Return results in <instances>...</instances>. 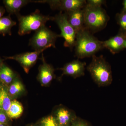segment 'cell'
Returning <instances> with one entry per match:
<instances>
[{"label": "cell", "mask_w": 126, "mask_h": 126, "mask_svg": "<svg viewBox=\"0 0 126 126\" xmlns=\"http://www.w3.org/2000/svg\"><path fill=\"white\" fill-rule=\"evenodd\" d=\"M74 47L75 56L79 59L92 57L104 49L102 41L86 28L77 33Z\"/></svg>", "instance_id": "1"}, {"label": "cell", "mask_w": 126, "mask_h": 126, "mask_svg": "<svg viewBox=\"0 0 126 126\" xmlns=\"http://www.w3.org/2000/svg\"><path fill=\"white\" fill-rule=\"evenodd\" d=\"M92 61L87 69L93 80L99 87L109 86L112 81L111 66L103 55L92 57Z\"/></svg>", "instance_id": "2"}, {"label": "cell", "mask_w": 126, "mask_h": 126, "mask_svg": "<svg viewBox=\"0 0 126 126\" xmlns=\"http://www.w3.org/2000/svg\"><path fill=\"white\" fill-rule=\"evenodd\" d=\"M110 18L102 7L86 4L84 7V27L91 32H96L107 26Z\"/></svg>", "instance_id": "3"}, {"label": "cell", "mask_w": 126, "mask_h": 126, "mask_svg": "<svg viewBox=\"0 0 126 126\" xmlns=\"http://www.w3.org/2000/svg\"><path fill=\"white\" fill-rule=\"evenodd\" d=\"M16 15L19 22L18 33L20 35L29 34L33 31L36 32L45 26L47 21L52 19V16L44 15L38 10L28 15L21 16L19 14Z\"/></svg>", "instance_id": "4"}, {"label": "cell", "mask_w": 126, "mask_h": 126, "mask_svg": "<svg viewBox=\"0 0 126 126\" xmlns=\"http://www.w3.org/2000/svg\"><path fill=\"white\" fill-rule=\"evenodd\" d=\"M60 37V34L53 32L45 26L35 32L30 40L29 45L35 51L43 52L49 48H55L56 39Z\"/></svg>", "instance_id": "5"}, {"label": "cell", "mask_w": 126, "mask_h": 126, "mask_svg": "<svg viewBox=\"0 0 126 126\" xmlns=\"http://www.w3.org/2000/svg\"><path fill=\"white\" fill-rule=\"evenodd\" d=\"M52 20L55 21L61 30L60 35L64 39V47L72 49L74 47L77 32L69 22L66 14L60 12L52 17Z\"/></svg>", "instance_id": "6"}, {"label": "cell", "mask_w": 126, "mask_h": 126, "mask_svg": "<svg viewBox=\"0 0 126 126\" xmlns=\"http://www.w3.org/2000/svg\"><path fill=\"white\" fill-rule=\"evenodd\" d=\"M36 2L48 3L53 10H59L64 12L83 9L87 4V1L85 0H39Z\"/></svg>", "instance_id": "7"}, {"label": "cell", "mask_w": 126, "mask_h": 126, "mask_svg": "<svg viewBox=\"0 0 126 126\" xmlns=\"http://www.w3.org/2000/svg\"><path fill=\"white\" fill-rule=\"evenodd\" d=\"M41 51L26 52L13 56L4 57L5 60H13L17 61L23 67L25 72L28 74L30 69L36 63Z\"/></svg>", "instance_id": "8"}, {"label": "cell", "mask_w": 126, "mask_h": 126, "mask_svg": "<svg viewBox=\"0 0 126 126\" xmlns=\"http://www.w3.org/2000/svg\"><path fill=\"white\" fill-rule=\"evenodd\" d=\"M53 116L59 126H71L77 117L73 111L62 106L56 108Z\"/></svg>", "instance_id": "9"}, {"label": "cell", "mask_w": 126, "mask_h": 126, "mask_svg": "<svg viewBox=\"0 0 126 126\" xmlns=\"http://www.w3.org/2000/svg\"><path fill=\"white\" fill-rule=\"evenodd\" d=\"M40 59L43 63L40 65L39 68L37 79L41 86H47L50 84L55 77L54 69L52 65L46 63L43 54Z\"/></svg>", "instance_id": "10"}, {"label": "cell", "mask_w": 126, "mask_h": 126, "mask_svg": "<svg viewBox=\"0 0 126 126\" xmlns=\"http://www.w3.org/2000/svg\"><path fill=\"white\" fill-rule=\"evenodd\" d=\"M86 64V63L77 60L67 63L63 67L59 69L63 71L62 76L68 75L76 79L84 75Z\"/></svg>", "instance_id": "11"}, {"label": "cell", "mask_w": 126, "mask_h": 126, "mask_svg": "<svg viewBox=\"0 0 126 126\" xmlns=\"http://www.w3.org/2000/svg\"><path fill=\"white\" fill-rule=\"evenodd\" d=\"M126 39V34L119 31L118 34L108 40L102 41L104 48L110 50L113 54L124 49V44Z\"/></svg>", "instance_id": "12"}, {"label": "cell", "mask_w": 126, "mask_h": 126, "mask_svg": "<svg viewBox=\"0 0 126 126\" xmlns=\"http://www.w3.org/2000/svg\"><path fill=\"white\" fill-rule=\"evenodd\" d=\"M68 21L77 33L85 28L84 25V8L74 11L65 12Z\"/></svg>", "instance_id": "13"}, {"label": "cell", "mask_w": 126, "mask_h": 126, "mask_svg": "<svg viewBox=\"0 0 126 126\" xmlns=\"http://www.w3.org/2000/svg\"><path fill=\"white\" fill-rule=\"evenodd\" d=\"M7 91L10 97L13 100L24 94L25 89L22 82L17 76L12 83L7 87Z\"/></svg>", "instance_id": "14"}, {"label": "cell", "mask_w": 126, "mask_h": 126, "mask_svg": "<svg viewBox=\"0 0 126 126\" xmlns=\"http://www.w3.org/2000/svg\"><path fill=\"white\" fill-rule=\"evenodd\" d=\"M17 76L11 68L3 63L0 69V84L7 88Z\"/></svg>", "instance_id": "15"}, {"label": "cell", "mask_w": 126, "mask_h": 126, "mask_svg": "<svg viewBox=\"0 0 126 126\" xmlns=\"http://www.w3.org/2000/svg\"><path fill=\"white\" fill-rule=\"evenodd\" d=\"M3 1L5 7L10 15H17L22 7L30 2H35V1L27 0H4Z\"/></svg>", "instance_id": "16"}, {"label": "cell", "mask_w": 126, "mask_h": 126, "mask_svg": "<svg viewBox=\"0 0 126 126\" xmlns=\"http://www.w3.org/2000/svg\"><path fill=\"white\" fill-rule=\"evenodd\" d=\"M16 23L9 16L0 18V34L5 36L6 34L11 35L12 28L16 25Z\"/></svg>", "instance_id": "17"}, {"label": "cell", "mask_w": 126, "mask_h": 126, "mask_svg": "<svg viewBox=\"0 0 126 126\" xmlns=\"http://www.w3.org/2000/svg\"><path fill=\"white\" fill-rule=\"evenodd\" d=\"M12 101L7 93V88L0 84V110L7 112Z\"/></svg>", "instance_id": "18"}, {"label": "cell", "mask_w": 126, "mask_h": 126, "mask_svg": "<svg viewBox=\"0 0 126 126\" xmlns=\"http://www.w3.org/2000/svg\"><path fill=\"white\" fill-rule=\"evenodd\" d=\"M24 108L23 105L16 99L12 101L11 105L7 113L11 119H17L23 114Z\"/></svg>", "instance_id": "19"}, {"label": "cell", "mask_w": 126, "mask_h": 126, "mask_svg": "<svg viewBox=\"0 0 126 126\" xmlns=\"http://www.w3.org/2000/svg\"><path fill=\"white\" fill-rule=\"evenodd\" d=\"M116 19L120 26L119 31L126 34V12L118 13L116 15Z\"/></svg>", "instance_id": "20"}, {"label": "cell", "mask_w": 126, "mask_h": 126, "mask_svg": "<svg viewBox=\"0 0 126 126\" xmlns=\"http://www.w3.org/2000/svg\"><path fill=\"white\" fill-rule=\"evenodd\" d=\"M38 123L40 126H59L53 115L44 118Z\"/></svg>", "instance_id": "21"}, {"label": "cell", "mask_w": 126, "mask_h": 126, "mask_svg": "<svg viewBox=\"0 0 126 126\" xmlns=\"http://www.w3.org/2000/svg\"><path fill=\"white\" fill-rule=\"evenodd\" d=\"M12 119L7 115V112L0 110V124L11 126Z\"/></svg>", "instance_id": "22"}, {"label": "cell", "mask_w": 126, "mask_h": 126, "mask_svg": "<svg viewBox=\"0 0 126 126\" xmlns=\"http://www.w3.org/2000/svg\"><path fill=\"white\" fill-rule=\"evenodd\" d=\"M71 126H92L89 122L86 120L77 117L72 123Z\"/></svg>", "instance_id": "23"}, {"label": "cell", "mask_w": 126, "mask_h": 126, "mask_svg": "<svg viewBox=\"0 0 126 126\" xmlns=\"http://www.w3.org/2000/svg\"><path fill=\"white\" fill-rule=\"evenodd\" d=\"M106 1L104 0H88L87 4L94 7H102L103 5H106Z\"/></svg>", "instance_id": "24"}, {"label": "cell", "mask_w": 126, "mask_h": 126, "mask_svg": "<svg viewBox=\"0 0 126 126\" xmlns=\"http://www.w3.org/2000/svg\"><path fill=\"white\" fill-rule=\"evenodd\" d=\"M5 12V10L4 7L0 6V18L3 17V16Z\"/></svg>", "instance_id": "25"}, {"label": "cell", "mask_w": 126, "mask_h": 126, "mask_svg": "<svg viewBox=\"0 0 126 126\" xmlns=\"http://www.w3.org/2000/svg\"><path fill=\"white\" fill-rule=\"evenodd\" d=\"M123 7L121 12H126V0H123Z\"/></svg>", "instance_id": "26"}, {"label": "cell", "mask_w": 126, "mask_h": 126, "mask_svg": "<svg viewBox=\"0 0 126 126\" xmlns=\"http://www.w3.org/2000/svg\"><path fill=\"white\" fill-rule=\"evenodd\" d=\"M4 60L2 59H1V58L0 56V69L1 67V66L3 64V61H4Z\"/></svg>", "instance_id": "27"}, {"label": "cell", "mask_w": 126, "mask_h": 126, "mask_svg": "<svg viewBox=\"0 0 126 126\" xmlns=\"http://www.w3.org/2000/svg\"><path fill=\"white\" fill-rule=\"evenodd\" d=\"M29 126H40L39 123H37L36 124H33V125H30Z\"/></svg>", "instance_id": "28"}, {"label": "cell", "mask_w": 126, "mask_h": 126, "mask_svg": "<svg viewBox=\"0 0 126 126\" xmlns=\"http://www.w3.org/2000/svg\"><path fill=\"white\" fill-rule=\"evenodd\" d=\"M0 126H11L6 125V124H0Z\"/></svg>", "instance_id": "29"}, {"label": "cell", "mask_w": 126, "mask_h": 126, "mask_svg": "<svg viewBox=\"0 0 126 126\" xmlns=\"http://www.w3.org/2000/svg\"><path fill=\"white\" fill-rule=\"evenodd\" d=\"M124 48H126V40H125V42H124Z\"/></svg>", "instance_id": "30"}]
</instances>
